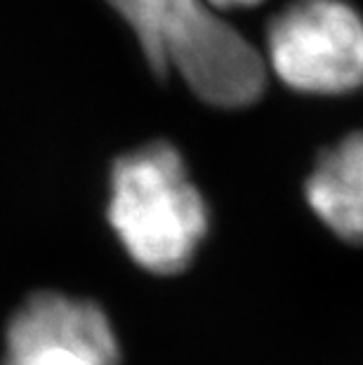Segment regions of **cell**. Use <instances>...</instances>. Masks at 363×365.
Returning a JSON list of instances; mask_svg holds the SVG:
<instances>
[{
	"label": "cell",
	"mask_w": 363,
	"mask_h": 365,
	"mask_svg": "<svg viewBox=\"0 0 363 365\" xmlns=\"http://www.w3.org/2000/svg\"><path fill=\"white\" fill-rule=\"evenodd\" d=\"M121 346L95 302L36 292L14 312L3 365H118Z\"/></svg>",
	"instance_id": "4"
},
{
	"label": "cell",
	"mask_w": 363,
	"mask_h": 365,
	"mask_svg": "<svg viewBox=\"0 0 363 365\" xmlns=\"http://www.w3.org/2000/svg\"><path fill=\"white\" fill-rule=\"evenodd\" d=\"M135 31L153 73H177L205 104L243 108L267 85L262 54L208 0H109Z\"/></svg>",
	"instance_id": "1"
},
{
	"label": "cell",
	"mask_w": 363,
	"mask_h": 365,
	"mask_svg": "<svg viewBox=\"0 0 363 365\" xmlns=\"http://www.w3.org/2000/svg\"><path fill=\"white\" fill-rule=\"evenodd\" d=\"M109 222L130 257L158 276L187 269L210 224L203 196L168 142L144 144L113 163Z\"/></svg>",
	"instance_id": "2"
},
{
	"label": "cell",
	"mask_w": 363,
	"mask_h": 365,
	"mask_svg": "<svg viewBox=\"0 0 363 365\" xmlns=\"http://www.w3.org/2000/svg\"><path fill=\"white\" fill-rule=\"evenodd\" d=\"M267 59L297 92L357 90L363 85V17L344 0H292L269 24Z\"/></svg>",
	"instance_id": "3"
},
{
	"label": "cell",
	"mask_w": 363,
	"mask_h": 365,
	"mask_svg": "<svg viewBox=\"0 0 363 365\" xmlns=\"http://www.w3.org/2000/svg\"><path fill=\"white\" fill-rule=\"evenodd\" d=\"M305 191L316 217L335 236L363 243V132L323 153Z\"/></svg>",
	"instance_id": "5"
},
{
	"label": "cell",
	"mask_w": 363,
	"mask_h": 365,
	"mask_svg": "<svg viewBox=\"0 0 363 365\" xmlns=\"http://www.w3.org/2000/svg\"><path fill=\"white\" fill-rule=\"evenodd\" d=\"M215 10H238V7H252L262 0H208Z\"/></svg>",
	"instance_id": "6"
}]
</instances>
